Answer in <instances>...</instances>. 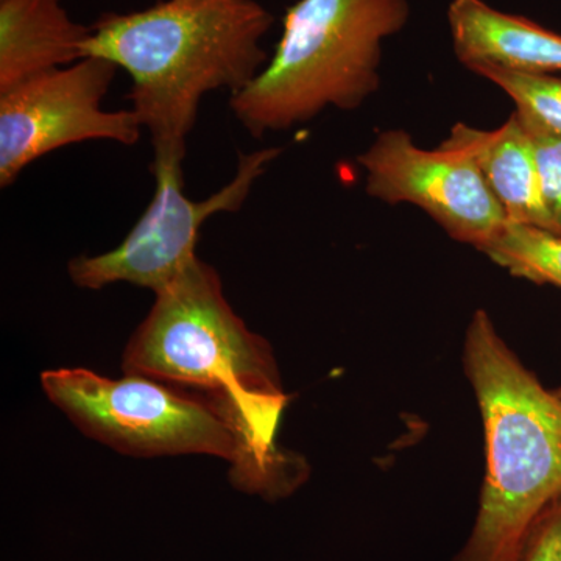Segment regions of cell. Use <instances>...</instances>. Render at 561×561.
<instances>
[{"label": "cell", "instance_id": "6da1fadb", "mask_svg": "<svg viewBox=\"0 0 561 561\" xmlns=\"http://www.w3.org/2000/svg\"><path fill=\"white\" fill-rule=\"evenodd\" d=\"M122 371L214 402L287 489H297L305 479V463L275 442L289 400L272 345L234 312L219 272L208 262L195 257L154 294L153 306L122 353Z\"/></svg>", "mask_w": 561, "mask_h": 561}, {"label": "cell", "instance_id": "7a4b0ae2", "mask_svg": "<svg viewBox=\"0 0 561 561\" xmlns=\"http://www.w3.org/2000/svg\"><path fill=\"white\" fill-rule=\"evenodd\" d=\"M273 21L256 0H162L102 14L84 58H105L130 76L128 99L154 157L184 160L202 99L219 90L238 94L267 65L261 43Z\"/></svg>", "mask_w": 561, "mask_h": 561}, {"label": "cell", "instance_id": "3957f363", "mask_svg": "<svg viewBox=\"0 0 561 561\" xmlns=\"http://www.w3.org/2000/svg\"><path fill=\"white\" fill-rule=\"evenodd\" d=\"M463 360L485 430L486 472L474 526L454 561H513L561 496V394L524 367L483 309L468 324Z\"/></svg>", "mask_w": 561, "mask_h": 561}, {"label": "cell", "instance_id": "277c9868", "mask_svg": "<svg viewBox=\"0 0 561 561\" xmlns=\"http://www.w3.org/2000/svg\"><path fill=\"white\" fill-rule=\"evenodd\" d=\"M411 18L409 0H298L286 11L272 60L231 95L253 138L312 121L334 106L359 108L379 90L383 39Z\"/></svg>", "mask_w": 561, "mask_h": 561}, {"label": "cell", "instance_id": "5b68a950", "mask_svg": "<svg viewBox=\"0 0 561 561\" xmlns=\"http://www.w3.org/2000/svg\"><path fill=\"white\" fill-rule=\"evenodd\" d=\"M39 382L81 434L113 451L138 459L216 457L230 463L234 489L267 501L289 494L230 416L201 394L146 376L114 379L88 368L46 370Z\"/></svg>", "mask_w": 561, "mask_h": 561}, {"label": "cell", "instance_id": "8992f818", "mask_svg": "<svg viewBox=\"0 0 561 561\" xmlns=\"http://www.w3.org/2000/svg\"><path fill=\"white\" fill-rule=\"evenodd\" d=\"M280 153V147H271L239 154L234 179L202 202L184 194V160L154 157V194L149 208L116 249L70 260V280L87 290H101L116 283L142 287L153 295L164 289L197 257L195 247L206 220L216 214L241 210L253 184Z\"/></svg>", "mask_w": 561, "mask_h": 561}, {"label": "cell", "instance_id": "52a82bcc", "mask_svg": "<svg viewBox=\"0 0 561 561\" xmlns=\"http://www.w3.org/2000/svg\"><path fill=\"white\" fill-rule=\"evenodd\" d=\"M117 69L87 57L0 92V186L10 187L32 162L70 144L138 142L144 127L135 111L102 108Z\"/></svg>", "mask_w": 561, "mask_h": 561}, {"label": "cell", "instance_id": "ba28073f", "mask_svg": "<svg viewBox=\"0 0 561 561\" xmlns=\"http://www.w3.org/2000/svg\"><path fill=\"white\" fill-rule=\"evenodd\" d=\"M367 172V192L378 201L411 203L451 236L478 250L508 224L505 210L467 153L424 150L402 130L379 133L357 157Z\"/></svg>", "mask_w": 561, "mask_h": 561}, {"label": "cell", "instance_id": "9c48e42d", "mask_svg": "<svg viewBox=\"0 0 561 561\" xmlns=\"http://www.w3.org/2000/svg\"><path fill=\"white\" fill-rule=\"evenodd\" d=\"M442 147L463 151L474 161L508 221L560 234L559 225L542 198L534 149L516 111L493 131L478 130L459 122Z\"/></svg>", "mask_w": 561, "mask_h": 561}, {"label": "cell", "instance_id": "30bf717a", "mask_svg": "<svg viewBox=\"0 0 561 561\" xmlns=\"http://www.w3.org/2000/svg\"><path fill=\"white\" fill-rule=\"evenodd\" d=\"M454 51L468 69L493 66L523 73L561 72V35L526 18L491 9L483 0H453Z\"/></svg>", "mask_w": 561, "mask_h": 561}, {"label": "cell", "instance_id": "8fae6325", "mask_svg": "<svg viewBox=\"0 0 561 561\" xmlns=\"http://www.w3.org/2000/svg\"><path fill=\"white\" fill-rule=\"evenodd\" d=\"M90 36L61 0H0V92L83 60Z\"/></svg>", "mask_w": 561, "mask_h": 561}, {"label": "cell", "instance_id": "7c38bea8", "mask_svg": "<svg viewBox=\"0 0 561 561\" xmlns=\"http://www.w3.org/2000/svg\"><path fill=\"white\" fill-rule=\"evenodd\" d=\"M482 253L513 276L561 287V234L508 221Z\"/></svg>", "mask_w": 561, "mask_h": 561}, {"label": "cell", "instance_id": "4fadbf2b", "mask_svg": "<svg viewBox=\"0 0 561 561\" xmlns=\"http://www.w3.org/2000/svg\"><path fill=\"white\" fill-rule=\"evenodd\" d=\"M471 70L507 92L515 101L516 108L527 111L561 136L560 77L513 72L493 66H479Z\"/></svg>", "mask_w": 561, "mask_h": 561}, {"label": "cell", "instance_id": "5bb4252c", "mask_svg": "<svg viewBox=\"0 0 561 561\" xmlns=\"http://www.w3.org/2000/svg\"><path fill=\"white\" fill-rule=\"evenodd\" d=\"M516 114L529 135L540 175L542 198L559 225L561 234V136L527 111L516 108Z\"/></svg>", "mask_w": 561, "mask_h": 561}, {"label": "cell", "instance_id": "9a60e30c", "mask_svg": "<svg viewBox=\"0 0 561 561\" xmlns=\"http://www.w3.org/2000/svg\"><path fill=\"white\" fill-rule=\"evenodd\" d=\"M513 561H561V496L538 516Z\"/></svg>", "mask_w": 561, "mask_h": 561}]
</instances>
